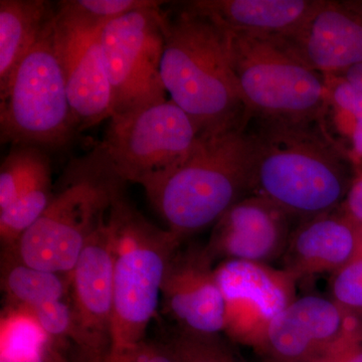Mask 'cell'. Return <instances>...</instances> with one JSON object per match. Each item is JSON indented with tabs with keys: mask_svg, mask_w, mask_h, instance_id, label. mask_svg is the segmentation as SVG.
I'll return each mask as SVG.
<instances>
[{
	"mask_svg": "<svg viewBox=\"0 0 362 362\" xmlns=\"http://www.w3.org/2000/svg\"><path fill=\"white\" fill-rule=\"evenodd\" d=\"M251 194L302 221L333 213L356 176L354 161L324 121H256Z\"/></svg>",
	"mask_w": 362,
	"mask_h": 362,
	"instance_id": "1",
	"label": "cell"
},
{
	"mask_svg": "<svg viewBox=\"0 0 362 362\" xmlns=\"http://www.w3.org/2000/svg\"><path fill=\"white\" fill-rule=\"evenodd\" d=\"M254 138L247 126L199 137L187 156L143 185L147 199L181 240L214 226L251 195Z\"/></svg>",
	"mask_w": 362,
	"mask_h": 362,
	"instance_id": "2",
	"label": "cell"
},
{
	"mask_svg": "<svg viewBox=\"0 0 362 362\" xmlns=\"http://www.w3.org/2000/svg\"><path fill=\"white\" fill-rule=\"evenodd\" d=\"M163 33L162 82L199 136L249 125L230 63L228 32L182 7L175 16L164 11Z\"/></svg>",
	"mask_w": 362,
	"mask_h": 362,
	"instance_id": "3",
	"label": "cell"
},
{
	"mask_svg": "<svg viewBox=\"0 0 362 362\" xmlns=\"http://www.w3.org/2000/svg\"><path fill=\"white\" fill-rule=\"evenodd\" d=\"M59 181L61 187L37 223L4 251L25 265L70 275L88 243L106 223L126 181L100 144L71 159Z\"/></svg>",
	"mask_w": 362,
	"mask_h": 362,
	"instance_id": "4",
	"label": "cell"
},
{
	"mask_svg": "<svg viewBox=\"0 0 362 362\" xmlns=\"http://www.w3.org/2000/svg\"><path fill=\"white\" fill-rule=\"evenodd\" d=\"M107 228L113 262L114 352L144 340L182 240L146 220L124 192L112 204Z\"/></svg>",
	"mask_w": 362,
	"mask_h": 362,
	"instance_id": "5",
	"label": "cell"
},
{
	"mask_svg": "<svg viewBox=\"0 0 362 362\" xmlns=\"http://www.w3.org/2000/svg\"><path fill=\"white\" fill-rule=\"evenodd\" d=\"M228 33L230 63L250 120L324 121L325 76L293 56L277 37Z\"/></svg>",
	"mask_w": 362,
	"mask_h": 362,
	"instance_id": "6",
	"label": "cell"
},
{
	"mask_svg": "<svg viewBox=\"0 0 362 362\" xmlns=\"http://www.w3.org/2000/svg\"><path fill=\"white\" fill-rule=\"evenodd\" d=\"M54 21L0 90L2 143L47 151L64 148L80 133L54 47Z\"/></svg>",
	"mask_w": 362,
	"mask_h": 362,
	"instance_id": "7",
	"label": "cell"
},
{
	"mask_svg": "<svg viewBox=\"0 0 362 362\" xmlns=\"http://www.w3.org/2000/svg\"><path fill=\"white\" fill-rule=\"evenodd\" d=\"M159 1L111 21L100 33L112 92V116L168 101L160 66L163 14Z\"/></svg>",
	"mask_w": 362,
	"mask_h": 362,
	"instance_id": "8",
	"label": "cell"
},
{
	"mask_svg": "<svg viewBox=\"0 0 362 362\" xmlns=\"http://www.w3.org/2000/svg\"><path fill=\"white\" fill-rule=\"evenodd\" d=\"M109 120L100 145L119 176L141 187L177 165L199 137L192 119L171 100Z\"/></svg>",
	"mask_w": 362,
	"mask_h": 362,
	"instance_id": "9",
	"label": "cell"
},
{
	"mask_svg": "<svg viewBox=\"0 0 362 362\" xmlns=\"http://www.w3.org/2000/svg\"><path fill=\"white\" fill-rule=\"evenodd\" d=\"M69 279L71 342L93 362H108L113 347L114 296L107 221L88 243Z\"/></svg>",
	"mask_w": 362,
	"mask_h": 362,
	"instance_id": "10",
	"label": "cell"
},
{
	"mask_svg": "<svg viewBox=\"0 0 362 362\" xmlns=\"http://www.w3.org/2000/svg\"><path fill=\"white\" fill-rule=\"evenodd\" d=\"M214 276L226 304V329L233 338L259 346L272 319L295 299V279L269 265L226 259Z\"/></svg>",
	"mask_w": 362,
	"mask_h": 362,
	"instance_id": "11",
	"label": "cell"
},
{
	"mask_svg": "<svg viewBox=\"0 0 362 362\" xmlns=\"http://www.w3.org/2000/svg\"><path fill=\"white\" fill-rule=\"evenodd\" d=\"M337 302L317 295L295 298L272 319L258 349L274 362H312L350 335L354 322Z\"/></svg>",
	"mask_w": 362,
	"mask_h": 362,
	"instance_id": "12",
	"label": "cell"
},
{
	"mask_svg": "<svg viewBox=\"0 0 362 362\" xmlns=\"http://www.w3.org/2000/svg\"><path fill=\"white\" fill-rule=\"evenodd\" d=\"M102 30L78 25L58 11L54 18V47L78 132L110 119L113 114L111 86L100 42Z\"/></svg>",
	"mask_w": 362,
	"mask_h": 362,
	"instance_id": "13",
	"label": "cell"
},
{
	"mask_svg": "<svg viewBox=\"0 0 362 362\" xmlns=\"http://www.w3.org/2000/svg\"><path fill=\"white\" fill-rule=\"evenodd\" d=\"M206 247L176 252L162 285L161 299L178 329L218 337L226 329V304Z\"/></svg>",
	"mask_w": 362,
	"mask_h": 362,
	"instance_id": "14",
	"label": "cell"
},
{
	"mask_svg": "<svg viewBox=\"0 0 362 362\" xmlns=\"http://www.w3.org/2000/svg\"><path fill=\"white\" fill-rule=\"evenodd\" d=\"M291 216L251 194L230 207L213 226L206 250L211 258L270 265L282 259L293 230Z\"/></svg>",
	"mask_w": 362,
	"mask_h": 362,
	"instance_id": "15",
	"label": "cell"
},
{
	"mask_svg": "<svg viewBox=\"0 0 362 362\" xmlns=\"http://www.w3.org/2000/svg\"><path fill=\"white\" fill-rule=\"evenodd\" d=\"M277 37L293 56L324 76L362 64V16L344 2L321 1L296 30Z\"/></svg>",
	"mask_w": 362,
	"mask_h": 362,
	"instance_id": "16",
	"label": "cell"
},
{
	"mask_svg": "<svg viewBox=\"0 0 362 362\" xmlns=\"http://www.w3.org/2000/svg\"><path fill=\"white\" fill-rule=\"evenodd\" d=\"M362 251V226L349 216L328 214L302 221L293 230L282 259L295 280L333 274Z\"/></svg>",
	"mask_w": 362,
	"mask_h": 362,
	"instance_id": "17",
	"label": "cell"
},
{
	"mask_svg": "<svg viewBox=\"0 0 362 362\" xmlns=\"http://www.w3.org/2000/svg\"><path fill=\"white\" fill-rule=\"evenodd\" d=\"M319 0H194L181 6L226 32L281 37L296 30Z\"/></svg>",
	"mask_w": 362,
	"mask_h": 362,
	"instance_id": "18",
	"label": "cell"
},
{
	"mask_svg": "<svg viewBox=\"0 0 362 362\" xmlns=\"http://www.w3.org/2000/svg\"><path fill=\"white\" fill-rule=\"evenodd\" d=\"M47 0L0 1V90L56 18Z\"/></svg>",
	"mask_w": 362,
	"mask_h": 362,
	"instance_id": "19",
	"label": "cell"
},
{
	"mask_svg": "<svg viewBox=\"0 0 362 362\" xmlns=\"http://www.w3.org/2000/svg\"><path fill=\"white\" fill-rule=\"evenodd\" d=\"M4 255L1 281L7 306L33 309L66 299L69 275L33 268L21 263L11 252L4 251Z\"/></svg>",
	"mask_w": 362,
	"mask_h": 362,
	"instance_id": "20",
	"label": "cell"
},
{
	"mask_svg": "<svg viewBox=\"0 0 362 362\" xmlns=\"http://www.w3.org/2000/svg\"><path fill=\"white\" fill-rule=\"evenodd\" d=\"M52 181L47 150L33 145H13L0 168V211L33 188Z\"/></svg>",
	"mask_w": 362,
	"mask_h": 362,
	"instance_id": "21",
	"label": "cell"
},
{
	"mask_svg": "<svg viewBox=\"0 0 362 362\" xmlns=\"http://www.w3.org/2000/svg\"><path fill=\"white\" fill-rule=\"evenodd\" d=\"M54 346L28 309L7 306L0 323V361L30 362L47 356Z\"/></svg>",
	"mask_w": 362,
	"mask_h": 362,
	"instance_id": "22",
	"label": "cell"
},
{
	"mask_svg": "<svg viewBox=\"0 0 362 362\" xmlns=\"http://www.w3.org/2000/svg\"><path fill=\"white\" fill-rule=\"evenodd\" d=\"M54 197L52 182L33 188L0 211V240L4 249L16 246L42 214Z\"/></svg>",
	"mask_w": 362,
	"mask_h": 362,
	"instance_id": "23",
	"label": "cell"
},
{
	"mask_svg": "<svg viewBox=\"0 0 362 362\" xmlns=\"http://www.w3.org/2000/svg\"><path fill=\"white\" fill-rule=\"evenodd\" d=\"M327 107L335 112L337 127L349 138L352 152L362 158V93L339 76H325Z\"/></svg>",
	"mask_w": 362,
	"mask_h": 362,
	"instance_id": "24",
	"label": "cell"
},
{
	"mask_svg": "<svg viewBox=\"0 0 362 362\" xmlns=\"http://www.w3.org/2000/svg\"><path fill=\"white\" fill-rule=\"evenodd\" d=\"M152 0H64L57 11L78 25L102 30L111 21L137 9L156 6Z\"/></svg>",
	"mask_w": 362,
	"mask_h": 362,
	"instance_id": "25",
	"label": "cell"
},
{
	"mask_svg": "<svg viewBox=\"0 0 362 362\" xmlns=\"http://www.w3.org/2000/svg\"><path fill=\"white\" fill-rule=\"evenodd\" d=\"M171 352L176 362H240L218 337H202L178 331Z\"/></svg>",
	"mask_w": 362,
	"mask_h": 362,
	"instance_id": "26",
	"label": "cell"
},
{
	"mask_svg": "<svg viewBox=\"0 0 362 362\" xmlns=\"http://www.w3.org/2000/svg\"><path fill=\"white\" fill-rule=\"evenodd\" d=\"M331 291L334 301L343 309L362 310V251L333 274Z\"/></svg>",
	"mask_w": 362,
	"mask_h": 362,
	"instance_id": "27",
	"label": "cell"
},
{
	"mask_svg": "<svg viewBox=\"0 0 362 362\" xmlns=\"http://www.w3.org/2000/svg\"><path fill=\"white\" fill-rule=\"evenodd\" d=\"M54 345L71 343V313L68 300L28 309Z\"/></svg>",
	"mask_w": 362,
	"mask_h": 362,
	"instance_id": "28",
	"label": "cell"
},
{
	"mask_svg": "<svg viewBox=\"0 0 362 362\" xmlns=\"http://www.w3.org/2000/svg\"><path fill=\"white\" fill-rule=\"evenodd\" d=\"M343 204L346 209V216L362 226V175L356 176Z\"/></svg>",
	"mask_w": 362,
	"mask_h": 362,
	"instance_id": "29",
	"label": "cell"
},
{
	"mask_svg": "<svg viewBox=\"0 0 362 362\" xmlns=\"http://www.w3.org/2000/svg\"><path fill=\"white\" fill-rule=\"evenodd\" d=\"M335 362H362V345L350 337L335 350Z\"/></svg>",
	"mask_w": 362,
	"mask_h": 362,
	"instance_id": "30",
	"label": "cell"
},
{
	"mask_svg": "<svg viewBox=\"0 0 362 362\" xmlns=\"http://www.w3.org/2000/svg\"><path fill=\"white\" fill-rule=\"evenodd\" d=\"M338 76L344 78L347 82L354 85L356 89H358L362 93V64L351 66L349 70L343 71L342 74Z\"/></svg>",
	"mask_w": 362,
	"mask_h": 362,
	"instance_id": "31",
	"label": "cell"
},
{
	"mask_svg": "<svg viewBox=\"0 0 362 362\" xmlns=\"http://www.w3.org/2000/svg\"><path fill=\"white\" fill-rule=\"evenodd\" d=\"M345 6L349 7L352 11H356L362 16V1H343Z\"/></svg>",
	"mask_w": 362,
	"mask_h": 362,
	"instance_id": "32",
	"label": "cell"
},
{
	"mask_svg": "<svg viewBox=\"0 0 362 362\" xmlns=\"http://www.w3.org/2000/svg\"><path fill=\"white\" fill-rule=\"evenodd\" d=\"M312 362H335V350L328 354V356L321 357V358L316 359V361Z\"/></svg>",
	"mask_w": 362,
	"mask_h": 362,
	"instance_id": "33",
	"label": "cell"
},
{
	"mask_svg": "<svg viewBox=\"0 0 362 362\" xmlns=\"http://www.w3.org/2000/svg\"><path fill=\"white\" fill-rule=\"evenodd\" d=\"M52 347H54V346H52ZM52 349L49 350V354H47V356L44 357V358L40 359V361H30V362H52L51 361H49V359H51L52 357ZM0 362H7V361H0Z\"/></svg>",
	"mask_w": 362,
	"mask_h": 362,
	"instance_id": "34",
	"label": "cell"
}]
</instances>
